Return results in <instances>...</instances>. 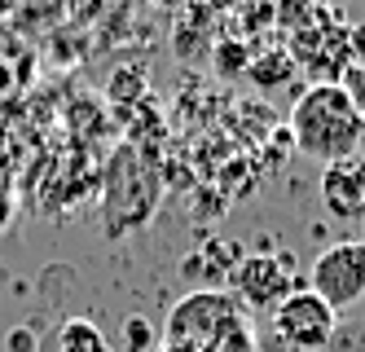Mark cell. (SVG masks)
Returning <instances> with one entry per match:
<instances>
[{
  "label": "cell",
  "mask_w": 365,
  "mask_h": 352,
  "mask_svg": "<svg viewBox=\"0 0 365 352\" xmlns=\"http://www.w3.org/2000/svg\"><path fill=\"white\" fill-rule=\"evenodd\" d=\"M159 352H202V348H190V343H172V339H163V348Z\"/></svg>",
  "instance_id": "8fae6325"
},
{
  "label": "cell",
  "mask_w": 365,
  "mask_h": 352,
  "mask_svg": "<svg viewBox=\"0 0 365 352\" xmlns=\"http://www.w3.org/2000/svg\"><path fill=\"white\" fill-rule=\"evenodd\" d=\"M361 233H365V221H361ZM361 242H365V238H361Z\"/></svg>",
  "instance_id": "4fadbf2b"
},
{
  "label": "cell",
  "mask_w": 365,
  "mask_h": 352,
  "mask_svg": "<svg viewBox=\"0 0 365 352\" xmlns=\"http://www.w3.org/2000/svg\"><path fill=\"white\" fill-rule=\"evenodd\" d=\"M295 268L286 256H273V251H255L247 260H238L233 268V300H242L247 308L255 313H273L286 295H295Z\"/></svg>",
  "instance_id": "5b68a950"
},
{
  "label": "cell",
  "mask_w": 365,
  "mask_h": 352,
  "mask_svg": "<svg viewBox=\"0 0 365 352\" xmlns=\"http://www.w3.org/2000/svg\"><path fill=\"white\" fill-rule=\"evenodd\" d=\"M322 203L334 221H365V159H339L322 172Z\"/></svg>",
  "instance_id": "8992f818"
},
{
  "label": "cell",
  "mask_w": 365,
  "mask_h": 352,
  "mask_svg": "<svg viewBox=\"0 0 365 352\" xmlns=\"http://www.w3.org/2000/svg\"><path fill=\"white\" fill-rule=\"evenodd\" d=\"M356 159H365V137H361V150H356Z\"/></svg>",
  "instance_id": "7c38bea8"
},
{
  "label": "cell",
  "mask_w": 365,
  "mask_h": 352,
  "mask_svg": "<svg viewBox=\"0 0 365 352\" xmlns=\"http://www.w3.org/2000/svg\"><path fill=\"white\" fill-rule=\"evenodd\" d=\"M233 321H238V300H233V291H190L185 300H176L168 321H163V339L172 343H190V348H212Z\"/></svg>",
  "instance_id": "7a4b0ae2"
},
{
  "label": "cell",
  "mask_w": 365,
  "mask_h": 352,
  "mask_svg": "<svg viewBox=\"0 0 365 352\" xmlns=\"http://www.w3.org/2000/svg\"><path fill=\"white\" fill-rule=\"evenodd\" d=\"M36 352H110V343H106V335H101L97 321L66 317V321H58V326L40 339Z\"/></svg>",
  "instance_id": "52a82bcc"
},
{
  "label": "cell",
  "mask_w": 365,
  "mask_h": 352,
  "mask_svg": "<svg viewBox=\"0 0 365 352\" xmlns=\"http://www.w3.org/2000/svg\"><path fill=\"white\" fill-rule=\"evenodd\" d=\"M334 326H339V313L317 300L308 286H299L295 295H286V300L273 308V331L286 348L295 352H322L330 339H334Z\"/></svg>",
  "instance_id": "277c9868"
},
{
  "label": "cell",
  "mask_w": 365,
  "mask_h": 352,
  "mask_svg": "<svg viewBox=\"0 0 365 352\" xmlns=\"http://www.w3.org/2000/svg\"><path fill=\"white\" fill-rule=\"evenodd\" d=\"M207 352H259L255 348V335H251V326H247V321L238 317V321H233V326L212 343V348H207Z\"/></svg>",
  "instance_id": "ba28073f"
},
{
  "label": "cell",
  "mask_w": 365,
  "mask_h": 352,
  "mask_svg": "<svg viewBox=\"0 0 365 352\" xmlns=\"http://www.w3.org/2000/svg\"><path fill=\"white\" fill-rule=\"evenodd\" d=\"M123 339H128V348H133V352H145L150 339H154V326H150L145 317H123Z\"/></svg>",
  "instance_id": "9c48e42d"
},
{
  "label": "cell",
  "mask_w": 365,
  "mask_h": 352,
  "mask_svg": "<svg viewBox=\"0 0 365 352\" xmlns=\"http://www.w3.org/2000/svg\"><path fill=\"white\" fill-rule=\"evenodd\" d=\"M36 348H40V339L31 331H9V352H36Z\"/></svg>",
  "instance_id": "30bf717a"
},
{
  "label": "cell",
  "mask_w": 365,
  "mask_h": 352,
  "mask_svg": "<svg viewBox=\"0 0 365 352\" xmlns=\"http://www.w3.org/2000/svg\"><path fill=\"white\" fill-rule=\"evenodd\" d=\"M365 137V111L344 84H317L291 106V141L299 154L339 164L356 159Z\"/></svg>",
  "instance_id": "6da1fadb"
},
{
  "label": "cell",
  "mask_w": 365,
  "mask_h": 352,
  "mask_svg": "<svg viewBox=\"0 0 365 352\" xmlns=\"http://www.w3.org/2000/svg\"><path fill=\"white\" fill-rule=\"evenodd\" d=\"M308 291L317 295V300H326L334 313L352 308L361 295H365V242L361 238L330 242V247L312 260Z\"/></svg>",
  "instance_id": "3957f363"
}]
</instances>
